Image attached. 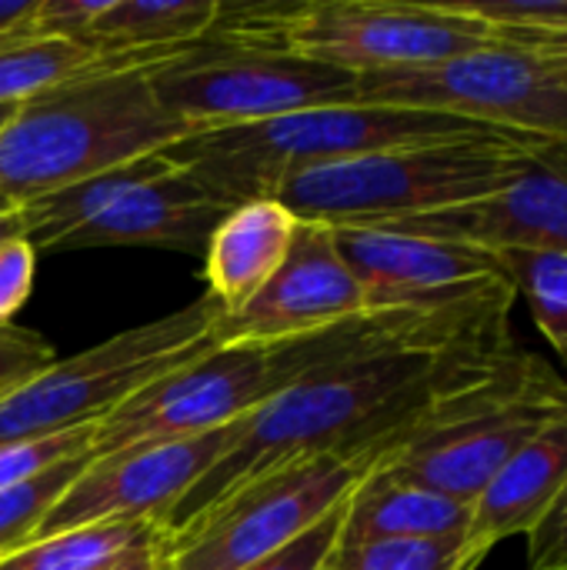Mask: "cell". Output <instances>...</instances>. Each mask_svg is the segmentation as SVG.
<instances>
[{
  "label": "cell",
  "instance_id": "9c48e42d",
  "mask_svg": "<svg viewBox=\"0 0 567 570\" xmlns=\"http://www.w3.org/2000/svg\"><path fill=\"white\" fill-rule=\"evenodd\" d=\"M354 104L444 114L531 140H567L565 80L538 53L511 43H488L424 67L361 73Z\"/></svg>",
  "mask_w": 567,
  "mask_h": 570
},
{
  "label": "cell",
  "instance_id": "ac0fdd59",
  "mask_svg": "<svg viewBox=\"0 0 567 570\" xmlns=\"http://www.w3.org/2000/svg\"><path fill=\"white\" fill-rule=\"evenodd\" d=\"M221 13L217 0H107L80 47L110 60H157L204 40Z\"/></svg>",
  "mask_w": 567,
  "mask_h": 570
},
{
  "label": "cell",
  "instance_id": "7c38bea8",
  "mask_svg": "<svg viewBox=\"0 0 567 570\" xmlns=\"http://www.w3.org/2000/svg\"><path fill=\"white\" fill-rule=\"evenodd\" d=\"M368 311L518 294L505 254L394 227H331Z\"/></svg>",
  "mask_w": 567,
  "mask_h": 570
},
{
  "label": "cell",
  "instance_id": "6da1fadb",
  "mask_svg": "<svg viewBox=\"0 0 567 570\" xmlns=\"http://www.w3.org/2000/svg\"><path fill=\"white\" fill-rule=\"evenodd\" d=\"M150 63L110 60L23 100L0 127V200L20 207L187 137L160 107Z\"/></svg>",
  "mask_w": 567,
  "mask_h": 570
},
{
  "label": "cell",
  "instance_id": "f1b7e54d",
  "mask_svg": "<svg viewBox=\"0 0 567 570\" xmlns=\"http://www.w3.org/2000/svg\"><path fill=\"white\" fill-rule=\"evenodd\" d=\"M53 361L57 357L43 337L20 331V327H3L0 331V401L20 391L37 374H43Z\"/></svg>",
  "mask_w": 567,
  "mask_h": 570
},
{
  "label": "cell",
  "instance_id": "30bf717a",
  "mask_svg": "<svg viewBox=\"0 0 567 570\" xmlns=\"http://www.w3.org/2000/svg\"><path fill=\"white\" fill-rule=\"evenodd\" d=\"M371 468L321 454L251 478L190 528L164 538L167 570H244L341 508Z\"/></svg>",
  "mask_w": 567,
  "mask_h": 570
},
{
  "label": "cell",
  "instance_id": "f546056e",
  "mask_svg": "<svg viewBox=\"0 0 567 570\" xmlns=\"http://www.w3.org/2000/svg\"><path fill=\"white\" fill-rule=\"evenodd\" d=\"M37 274V250L30 240L13 237L0 244V331L10 327L17 311L27 304Z\"/></svg>",
  "mask_w": 567,
  "mask_h": 570
},
{
  "label": "cell",
  "instance_id": "277c9868",
  "mask_svg": "<svg viewBox=\"0 0 567 570\" xmlns=\"http://www.w3.org/2000/svg\"><path fill=\"white\" fill-rule=\"evenodd\" d=\"M567 414V381L515 351L495 374L451 394L371 471L475 504L491 478Z\"/></svg>",
  "mask_w": 567,
  "mask_h": 570
},
{
  "label": "cell",
  "instance_id": "4316f807",
  "mask_svg": "<svg viewBox=\"0 0 567 570\" xmlns=\"http://www.w3.org/2000/svg\"><path fill=\"white\" fill-rule=\"evenodd\" d=\"M94 428H77L57 438H40V441H20V444H3L0 448V491H10L23 481H33L37 474L80 458L94 454Z\"/></svg>",
  "mask_w": 567,
  "mask_h": 570
},
{
  "label": "cell",
  "instance_id": "d6986e66",
  "mask_svg": "<svg viewBox=\"0 0 567 570\" xmlns=\"http://www.w3.org/2000/svg\"><path fill=\"white\" fill-rule=\"evenodd\" d=\"M471 531V504L368 471L348 498L341 544L364 541H434Z\"/></svg>",
  "mask_w": 567,
  "mask_h": 570
},
{
  "label": "cell",
  "instance_id": "603a6c76",
  "mask_svg": "<svg viewBox=\"0 0 567 570\" xmlns=\"http://www.w3.org/2000/svg\"><path fill=\"white\" fill-rule=\"evenodd\" d=\"M491 548L471 534L434 541H364L341 544L334 570H478Z\"/></svg>",
  "mask_w": 567,
  "mask_h": 570
},
{
  "label": "cell",
  "instance_id": "9a60e30c",
  "mask_svg": "<svg viewBox=\"0 0 567 570\" xmlns=\"http://www.w3.org/2000/svg\"><path fill=\"white\" fill-rule=\"evenodd\" d=\"M231 204L204 187L194 174L167 167L164 174L137 184L97 220L70 234L60 250L77 247H170L204 250Z\"/></svg>",
  "mask_w": 567,
  "mask_h": 570
},
{
  "label": "cell",
  "instance_id": "e575fe53",
  "mask_svg": "<svg viewBox=\"0 0 567 570\" xmlns=\"http://www.w3.org/2000/svg\"><path fill=\"white\" fill-rule=\"evenodd\" d=\"M33 10H37V0H0V37L23 30Z\"/></svg>",
  "mask_w": 567,
  "mask_h": 570
},
{
  "label": "cell",
  "instance_id": "2e32d148",
  "mask_svg": "<svg viewBox=\"0 0 567 570\" xmlns=\"http://www.w3.org/2000/svg\"><path fill=\"white\" fill-rule=\"evenodd\" d=\"M297 217L274 197H257L231 207L204 247L207 297L217 314H237L284 264Z\"/></svg>",
  "mask_w": 567,
  "mask_h": 570
},
{
  "label": "cell",
  "instance_id": "44dd1931",
  "mask_svg": "<svg viewBox=\"0 0 567 570\" xmlns=\"http://www.w3.org/2000/svg\"><path fill=\"white\" fill-rule=\"evenodd\" d=\"M160 538L150 521H100L33 538L0 558V570H100Z\"/></svg>",
  "mask_w": 567,
  "mask_h": 570
},
{
  "label": "cell",
  "instance_id": "ffe728a7",
  "mask_svg": "<svg viewBox=\"0 0 567 570\" xmlns=\"http://www.w3.org/2000/svg\"><path fill=\"white\" fill-rule=\"evenodd\" d=\"M170 167V160L160 154L130 160L124 167L104 170L97 177H87L80 184H70L63 190L43 194L37 200H27L17 210L23 240L33 244V250H60V244L77 234L80 227H87L90 220H97L110 204H117L127 190H134L137 184L164 174Z\"/></svg>",
  "mask_w": 567,
  "mask_h": 570
},
{
  "label": "cell",
  "instance_id": "f35d334b",
  "mask_svg": "<svg viewBox=\"0 0 567 570\" xmlns=\"http://www.w3.org/2000/svg\"><path fill=\"white\" fill-rule=\"evenodd\" d=\"M331 570H334V568H331Z\"/></svg>",
  "mask_w": 567,
  "mask_h": 570
},
{
  "label": "cell",
  "instance_id": "7a4b0ae2",
  "mask_svg": "<svg viewBox=\"0 0 567 570\" xmlns=\"http://www.w3.org/2000/svg\"><path fill=\"white\" fill-rule=\"evenodd\" d=\"M545 140L501 130L348 157L284 177L274 190L297 220L381 227L481 200L521 177Z\"/></svg>",
  "mask_w": 567,
  "mask_h": 570
},
{
  "label": "cell",
  "instance_id": "5b68a950",
  "mask_svg": "<svg viewBox=\"0 0 567 570\" xmlns=\"http://www.w3.org/2000/svg\"><path fill=\"white\" fill-rule=\"evenodd\" d=\"M214 37L284 50L348 73L424 67L498 43L458 3L314 0L224 7Z\"/></svg>",
  "mask_w": 567,
  "mask_h": 570
},
{
  "label": "cell",
  "instance_id": "52a82bcc",
  "mask_svg": "<svg viewBox=\"0 0 567 570\" xmlns=\"http://www.w3.org/2000/svg\"><path fill=\"white\" fill-rule=\"evenodd\" d=\"M147 77L160 107L190 134L354 104L358 90V73L214 33L154 60Z\"/></svg>",
  "mask_w": 567,
  "mask_h": 570
},
{
  "label": "cell",
  "instance_id": "d590c367",
  "mask_svg": "<svg viewBox=\"0 0 567 570\" xmlns=\"http://www.w3.org/2000/svg\"><path fill=\"white\" fill-rule=\"evenodd\" d=\"M13 237H23L20 220H17V210L0 214V244H7V240H13Z\"/></svg>",
  "mask_w": 567,
  "mask_h": 570
},
{
  "label": "cell",
  "instance_id": "484cf974",
  "mask_svg": "<svg viewBox=\"0 0 567 570\" xmlns=\"http://www.w3.org/2000/svg\"><path fill=\"white\" fill-rule=\"evenodd\" d=\"M458 7L485 23L498 43H515L567 27V0H461Z\"/></svg>",
  "mask_w": 567,
  "mask_h": 570
},
{
  "label": "cell",
  "instance_id": "4dcf8cb0",
  "mask_svg": "<svg viewBox=\"0 0 567 570\" xmlns=\"http://www.w3.org/2000/svg\"><path fill=\"white\" fill-rule=\"evenodd\" d=\"M107 0H37V10L30 17V30L37 37H60L80 43L84 30L94 23V17L104 10Z\"/></svg>",
  "mask_w": 567,
  "mask_h": 570
},
{
  "label": "cell",
  "instance_id": "836d02e7",
  "mask_svg": "<svg viewBox=\"0 0 567 570\" xmlns=\"http://www.w3.org/2000/svg\"><path fill=\"white\" fill-rule=\"evenodd\" d=\"M100 570H167L164 544H160V538H157V541L137 548V551H130V554H124L120 561H114V564H107V568Z\"/></svg>",
  "mask_w": 567,
  "mask_h": 570
},
{
  "label": "cell",
  "instance_id": "4fadbf2b",
  "mask_svg": "<svg viewBox=\"0 0 567 570\" xmlns=\"http://www.w3.org/2000/svg\"><path fill=\"white\" fill-rule=\"evenodd\" d=\"M368 314V297L348 271L334 230L297 220L291 250L277 274L237 314H217V344H284L321 334Z\"/></svg>",
  "mask_w": 567,
  "mask_h": 570
},
{
  "label": "cell",
  "instance_id": "83f0119b",
  "mask_svg": "<svg viewBox=\"0 0 567 570\" xmlns=\"http://www.w3.org/2000/svg\"><path fill=\"white\" fill-rule=\"evenodd\" d=\"M344 518H348V501L334 508L328 518H321L317 524H311L304 534H297L294 541H287L284 548H277L274 554L244 570H331L344 538Z\"/></svg>",
  "mask_w": 567,
  "mask_h": 570
},
{
  "label": "cell",
  "instance_id": "d6a6232c",
  "mask_svg": "<svg viewBox=\"0 0 567 570\" xmlns=\"http://www.w3.org/2000/svg\"><path fill=\"white\" fill-rule=\"evenodd\" d=\"M511 47H525L531 53H538L567 87V27L561 30H551V33H538V37H525V40H515Z\"/></svg>",
  "mask_w": 567,
  "mask_h": 570
},
{
  "label": "cell",
  "instance_id": "e0dca14e",
  "mask_svg": "<svg viewBox=\"0 0 567 570\" xmlns=\"http://www.w3.org/2000/svg\"><path fill=\"white\" fill-rule=\"evenodd\" d=\"M567 481V414L535 434L471 504V538L495 548L528 538Z\"/></svg>",
  "mask_w": 567,
  "mask_h": 570
},
{
  "label": "cell",
  "instance_id": "d4e9b609",
  "mask_svg": "<svg viewBox=\"0 0 567 570\" xmlns=\"http://www.w3.org/2000/svg\"><path fill=\"white\" fill-rule=\"evenodd\" d=\"M90 458L94 454L70 458V461L37 474L33 481H23L10 491H0V558L17 551L20 544H27L37 534L47 511L70 488V481L87 468Z\"/></svg>",
  "mask_w": 567,
  "mask_h": 570
},
{
  "label": "cell",
  "instance_id": "8fae6325",
  "mask_svg": "<svg viewBox=\"0 0 567 570\" xmlns=\"http://www.w3.org/2000/svg\"><path fill=\"white\" fill-rule=\"evenodd\" d=\"M237 434L241 421L197 438L130 444L114 454L90 458L47 511L33 538L100 521H150L160 528L184 494L234 448Z\"/></svg>",
  "mask_w": 567,
  "mask_h": 570
},
{
  "label": "cell",
  "instance_id": "1f68e13d",
  "mask_svg": "<svg viewBox=\"0 0 567 570\" xmlns=\"http://www.w3.org/2000/svg\"><path fill=\"white\" fill-rule=\"evenodd\" d=\"M528 570H567V481L548 514L528 534Z\"/></svg>",
  "mask_w": 567,
  "mask_h": 570
},
{
  "label": "cell",
  "instance_id": "7402d4cb",
  "mask_svg": "<svg viewBox=\"0 0 567 570\" xmlns=\"http://www.w3.org/2000/svg\"><path fill=\"white\" fill-rule=\"evenodd\" d=\"M100 63H110V57H100L74 40L37 37L27 23L23 30L0 37V107H20L23 100Z\"/></svg>",
  "mask_w": 567,
  "mask_h": 570
},
{
  "label": "cell",
  "instance_id": "cb8c5ba5",
  "mask_svg": "<svg viewBox=\"0 0 567 570\" xmlns=\"http://www.w3.org/2000/svg\"><path fill=\"white\" fill-rule=\"evenodd\" d=\"M518 297L528 301L545 341L567 367V254L558 250H505Z\"/></svg>",
  "mask_w": 567,
  "mask_h": 570
},
{
  "label": "cell",
  "instance_id": "74e56055",
  "mask_svg": "<svg viewBox=\"0 0 567 570\" xmlns=\"http://www.w3.org/2000/svg\"><path fill=\"white\" fill-rule=\"evenodd\" d=\"M10 210H13V207H10L7 200H0V214H10Z\"/></svg>",
  "mask_w": 567,
  "mask_h": 570
},
{
  "label": "cell",
  "instance_id": "3957f363",
  "mask_svg": "<svg viewBox=\"0 0 567 570\" xmlns=\"http://www.w3.org/2000/svg\"><path fill=\"white\" fill-rule=\"evenodd\" d=\"M488 127L404 107L328 104L281 114L257 124L197 130L164 150V157L194 174L231 207L274 197L277 184L297 170L364 157L394 147L438 144L451 137L485 134Z\"/></svg>",
  "mask_w": 567,
  "mask_h": 570
},
{
  "label": "cell",
  "instance_id": "5bb4252c",
  "mask_svg": "<svg viewBox=\"0 0 567 570\" xmlns=\"http://www.w3.org/2000/svg\"><path fill=\"white\" fill-rule=\"evenodd\" d=\"M421 237L461 240L488 250L567 254V140H545L531 167L508 187L448 210L381 224Z\"/></svg>",
  "mask_w": 567,
  "mask_h": 570
},
{
  "label": "cell",
  "instance_id": "ba28073f",
  "mask_svg": "<svg viewBox=\"0 0 567 570\" xmlns=\"http://www.w3.org/2000/svg\"><path fill=\"white\" fill-rule=\"evenodd\" d=\"M311 371L317 364L304 337L284 344H217L110 411L97 424L94 458L130 444L221 431Z\"/></svg>",
  "mask_w": 567,
  "mask_h": 570
},
{
  "label": "cell",
  "instance_id": "8992f818",
  "mask_svg": "<svg viewBox=\"0 0 567 570\" xmlns=\"http://www.w3.org/2000/svg\"><path fill=\"white\" fill-rule=\"evenodd\" d=\"M214 321L217 304L204 294L190 307L120 331L67 361H53L0 401V448L100 424L150 381L217 347Z\"/></svg>",
  "mask_w": 567,
  "mask_h": 570
},
{
  "label": "cell",
  "instance_id": "8d00e7d4",
  "mask_svg": "<svg viewBox=\"0 0 567 570\" xmlns=\"http://www.w3.org/2000/svg\"><path fill=\"white\" fill-rule=\"evenodd\" d=\"M13 110H17V107H0V127L10 120V114H13Z\"/></svg>",
  "mask_w": 567,
  "mask_h": 570
}]
</instances>
